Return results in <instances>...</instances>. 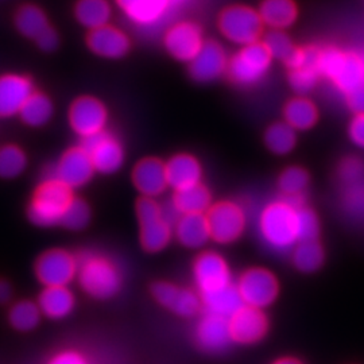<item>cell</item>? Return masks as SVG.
Wrapping results in <instances>:
<instances>
[{
    "instance_id": "obj_1",
    "label": "cell",
    "mask_w": 364,
    "mask_h": 364,
    "mask_svg": "<svg viewBox=\"0 0 364 364\" xmlns=\"http://www.w3.org/2000/svg\"><path fill=\"white\" fill-rule=\"evenodd\" d=\"M301 207H304L302 195L285 196L262 209L258 218V231L267 247L285 252L299 243Z\"/></svg>"
},
{
    "instance_id": "obj_2",
    "label": "cell",
    "mask_w": 364,
    "mask_h": 364,
    "mask_svg": "<svg viewBox=\"0 0 364 364\" xmlns=\"http://www.w3.org/2000/svg\"><path fill=\"white\" fill-rule=\"evenodd\" d=\"M80 287L92 299H112L123 285V274L114 260L99 252H84L78 258Z\"/></svg>"
},
{
    "instance_id": "obj_3",
    "label": "cell",
    "mask_w": 364,
    "mask_h": 364,
    "mask_svg": "<svg viewBox=\"0 0 364 364\" xmlns=\"http://www.w3.org/2000/svg\"><path fill=\"white\" fill-rule=\"evenodd\" d=\"M318 69L321 76L331 80L344 95L364 84L363 58L356 53L343 52L338 48L321 49Z\"/></svg>"
},
{
    "instance_id": "obj_4",
    "label": "cell",
    "mask_w": 364,
    "mask_h": 364,
    "mask_svg": "<svg viewBox=\"0 0 364 364\" xmlns=\"http://www.w3.org/2000/svg\"><path fill=\"white\" fill-rule=\"evenodd\" d=\"M75 196L64 183L49 178L41 183L28 205V219L39 227L61 225Z\"/></svg>"
},
{
    "instance_id": "obj_5",
    "label": "cell",
    "mask_w": 364,
    "mask_h": 364,
    "mask_svg": "<svg viewBox=\"0 0 364 364\" xmlns=\"http://www.w3.org/2000/svg\"><path fill=\"white\" fill-rule=\"evenodd\" d=\"M141 231V245L149 252H159L166 247L174 236L173 220L156 198L144 197L136 205Z\"/></svg>"
},
{
    "instance_id": "obj_6",
    "label": "cell",
    "mask_w": 364,
    "mask_h": 364,
    "mask_svg": "<svg viewBox=\"0 0 364 364\" xmlns=\"http://www.w3.org/2000/svg\"><path fill=\"white\" fill-rule=\"evenodd\" d=\"M273 57L260 42L242 46L239 52L228 60L227 75L240 87L258 84L267 75Z\"/></svg>"
},
{
    "instance_id": "obj_7",
    "label": "cell",
    "mask_w": 364,
    "mask_h": 364,
    "mask_svg": "<svg viewBox=\"0 0 364 364\" xmlns=\"http://www.w3.org/2000/svg\"><path fill=\"white\" fill-rule=\"evenodd\" d=\"M218 25L224 38L240 46L258 42L263 30L259 13L246 6L225 9L219 16Z\"/></svg>"
},
{
    "instance_id": "obj_8",
    "label": "cell",
    "mask_w": 364,
    "mask_h": 364,
    "mask_svg": "<svg viewBox=\"0 0 364 364\" xmlns=\"http://www.w3.org/2000/svg\"><path fill=\"white\" fill-rule=\"evenodd\" d=\"M207 215L210 239L220 245L236 242L246 230V212L237 203L221 201L209 208Z\"/></svg>"
},
{
    "instance_id": "obj_9",
    "label": "cell",
    "mask_w": 364,
    "mask_h": 364,
    "mask_svg": "<svg viewBox=\"0 0 364 364\" xmlns=\"http://www.w3.org/2000/svg\"><path fill=\"white\" fill-rule=\"evenodd\" d=\"M237 293L243 305L263 309L272 305L279 291L278 281L272 272L252 267L242 274L236 282Z\"/></svg>"
},
{
    "instance_id": "obj_10",
    "label": "cell",
    "mask_w": 364,
    "mask_h": 364,
    "mask_svg": "<svg viewBox=\"0 0 364 364\" xmlns=\"http://www.w3.org/2000/svg\"><path fill=\"white\" fill-rule=\"evenodd\" d=\"M77 269V257L66 250L54 248L39 257L36 275L45 287H68L76 279Z\"/></svg>"
},
{
    "instance_id": "obj_11",
    "label": "cell",
    "mask_w": 364,
    "mask_h": 364,
    "mask_svg": "<svg viewBox=\"0 0 364 364\" xmlns=\"http://www.w3.org/2000/svg\"><path fill=\"white\" fill-rule=\"evenodd\" d=\"M193 279L200 296L234 285L232 273L227 260L215 251H205L196 258Z\"/></svg>"
},
{
    "instance_id": "obj_12",
    "label": "cell",
    "mask_w": 364,
    "mask_h": 364,
    "mask_svg": "<svg viewBox=\"0 0 364 364\" xmlns=\"http://www.w3.org/2000/svg\"><path fill=\"white\" fill-rule=\"evenodd\" d=\"M117 3L131 25L149 31L166 22L176 0H117Z\"/></svg>"
},
{
    "instance_id": "obj_13",
    "label": "cell",
    "mask_w": 364,
    "mask_h": 364,
    "mask_svg": "<svg viewBox=\"0 0 364 364\" xmlns=\"http://www.w3.org/2000/svg\"><path fill=\"white\" fill-rule=\"evenodd\" d=\"M82 149L91 158L96 171L103 174L117 173L124 164V149L117 136L103 131L91 138L84 139Z\"/></svg>"
},
{
    "instance_id": "obj_14",
    "label": "cell",
    "mask_w": 364,
    "mask_h": 364,
    "mask_svg": "<svg viewBox=\"0 0 364 364\" xmlns=\"http://www.w3.org/2000/svg\"><path fill=\"white\" fill-rule=\"evenodd\" d=\"M108 112L105 105L92 96H82L69 109V123L73 131L87 139L105 131Z\"/></svg>"
},
{
    "instance_id": "obj_15",
    "label": "cell",
    "mask_w": 364,
    "mask_h": 364,
    "mask_svg": "<svg viewBox=\"0 0 364 364\" xmlns=\"http://www.w3.org/2000/svg\"><path fill=\"white\" fill-rule=\"evenodd\" d=\"M320 50L313 46L296 48L285 61V65L289 68V81L294 91L308 93L316 87L318 78L321 77L318 69Z\"/></svg>"
},
{
    "instance_id": "obj_16",
    "label": "cell",
    "mask_w": 364,
    "mask_h": 364,
    "mask_svg": "<svg viewBox=\"0 0 364 364\" xmlns=\"http://www.w3.org/2000/svg\"><path fill=\"white\" fill-rule=\"evenodd\" d=\"M151 294L159 305L181 317H192L200 312L203 306L198 291L171 282H156L151 287Z\"/></svg>"
},
{
    "instance_id": "obj_17",
    "label": "cell",
    "mask_w": 364,
    "mask_h": 364,
    "mask_svg": "<svg viewBox=\"0 0 364 364\" xmlns=\"http://www.w3.org/2000/svg\"><path fill=\"white\" fill-rule=\"evenodd\" d=\"M204 43L203 30L198 25L188 21L173 25L164 37L166 50L181 63H191Z\"/></svg>"
},
{
    "instance_id": "obj_18",
    "label": "cell",
    "mask_w": 364,
    "mask_h": 364,
    "mask_svg": "<svg viewBox=\"0 0 364 364\" xmlns=\"http://www.w3.org/2000/svg\"><path fill=\"white\" fill-rule=\"evenodd\" d=\"M95 171L96 170L92 165L91 158L81 146L68 150L61 156V159L53 170L52 178L64 183L73 191L91 181Z\"/></svg>"
},
{
    "instance_id": "obj_19",
    "label": "cell",
    "mask_w": 364,
    "mask_h": 364,
    "mask_svg": "<svg viewBox=\"0 0 364 364\" xmlns=\"http://www.w3.org/2000/svg\"><path fill=\"white\" fill-rule=\"evenodd\" d=\"M228 326L234 343L255 344L266 336L269 321L262 309L242 305L228 317Z\"/></svg>"
},
{
    "instance_id": "obj_20",
    "label": "cell",
    "mask_w": 364,
    "mask_h": 364,
    "mask_svg": "<svg viewBox=\"0 0 364 364\" xmlns=\"http://www.w3.org/2000/svg\"><path fill=\"white\" fill-rule=\"evenodd\" d=\"M228 58L220 43L205 41L201 50L189 63L192 77L198 82H210L227 73Z\"/></svg>"
},
{
    "instance_id": "obj_21",
    "label": "cell",
    "mask_w": 364,
    "mask_h": 364,
    "mask_svg": "<svg viewBox=\"0 0 364 364\" xmlns=\"http://www.w3.org/2000/svg\"><path fill=\"white\" fill-rule=\"evenodd\" d=\"M33 93V82L26 76L14 73L0 76V117L19 115Z\"/></svg>"
},
{
    "instance_id": "obj_22",
    "label": "cell",
    "mask_w": 364,
    "mask_h": 364,
    "mask_svg": "<svg viewBox=\"0 0 364 364\" xmlns=\"http://www.w3.org/2000/svg\"><path fill=\"white\" fill-rule=\"evenodd\" d=\"M196 341L200 348L207 352H220L231 343L228 318L207 312L196 326Z\"/></svg>"
},
{
    "instance_id": "obj_23",
    "label": "cell",
    "mask_w": 364,
    "mask_h": 364,
    "mask_svg": "<svg viewBox=\"0 0 364 364\" xmlns=\"http://www.w3.org/2000/svg\"><path fill=\"white\" fill-rule=\"evenodd\" d=\"M132 182L144 197L156 198L162 195L169 186L166 165L156 158L142 159L134 168Z\"/></svg>"
},
{
    "instance_id": "obj_24",
    "label": "cell",
    "mask_w": 364,
    "mask_h": 364,
    "mask_svg": "<svg viewBox=\"0 0 364 364\" xmlns=\"http://www.w3.org/2000/svg\"><path fill=\"white\" fill-rule=\"evenodd\" d=\"M87 43L92 53L109 60L122 58L130 50V38L127 34L111 25L91 30Z\"/></svg>"
},
{
    "instance_id": "obj_25",
    "label": "cell",
    "mask_w": 364,
    "mask_h": 364,
    "mask_svg": "<svg viewBox=\"0 0 364 364\" xmlns=\"http://www.w3.org/2000/svg\"><path fill=\"white\" fill-rule=\"evenodd\" d=\"M174 237L186 248H201L210 239L205 213L180 215L173 224Z\"/></svg>"
},
{
    "instance_id": "obj_26",
    "label": "cell",
    "mask_w": 364,
    "mask_h": 364,
    "mask_svg": "<svg viewBox=\"0 0 364 364\" xmlns=\"http://www.w3.org/2000/svg\"><path fill=\"white\" fill-rule=\"evenodd\" d=\"M166 165V176L169 186L180 191L200 183L203 178V168L197 158L191 154H177L170 158Z\"/></svg>"
},
{
    "instance_id": "obj_27",
    "label": "cell",
    "mask_w": 364,
    "mask_h": 364,
    "mask_svg": "<svg viewBox=\"0 0 364 364\" xmlns=\"http://www.w3.org/2000/svg\"><path fill=\"white\" fill-rule=\"evenodd\" d=\"M41 313L52 320H63L73 312L76 297L68 287H45L39 294Z\"/></svg>"
},
{
    "instance_id": "obj_28",
    "label": "cell",
    "mask_w": 364,
    "mask_h": 364,
    "mask_svg": "<svg viewBox=\"0 0 364 364\" xmlns=\"http://www.w3.org/2000/svg\"><path fill=\"white\" fill-rule=\"evenodd\" d=\"M173 210L180 215L205 213L212 207V196L205 185L196 183L180 191L173 196Z\"/></svg>"
},
{
    "instance_id": "obj_29",
    "label": "cell",
    "mask_w": 364,
    "mask_h": 364,
    "mask_svg": "<svg viewBox=\"0 0 364 364\" xmlns=\"http://www.w3.org/2000/svg\"><path fill=\"white\" fill-rule=\"evenodd\" d=\"M258 13L263 25L282 30L296 22L299 10L293 0H263Z\"/></svg>"
},
{
    "instance_id": "obj_30",
    "label": "cell",
    "mask_w": 364,
    "mask_h": 364,
    "mask_svg": "<svg viewBox=\"0 0 364 364\" xmlns=\"http://www.w3.org/2000/svg\"><path fill=\"white\" fill-rule=\"evenodd\" d=\"M75 14L80 25L96 30L109 23L112 9L108 0H78Z\"/></svg>"
},
{
    "instance_id": "obj_31",
    "label": "cell",
    "mask_w": 364,
    "mask_h": 364,
    "mask_svg": "<svg viewBox=\"0 0 364 364\" xmlns=\"http://www.w3.org/2000/svg\"><path fill=\"white\" fill-rule=\"evenodd\" d=\"M203 306L207 312L215 313L223 317H231L242 305V299L235 285L224 287L218 291L201 296Z\"/></svg>"
},
{
    "instance_id": "obj_32",
    "label": "cell",
    "mask_w": 364,
    "mask_h": 364,
    "mask_svg": "<svg viewBox=\"0 0 364 364\" xmlns=\"http://www.w3.org/2000/svg\"><path fill=\"white\" fill-rule=\"evenodd\" d=\"M285 123L294 130H308L313 127L318 119L316 105L305 97L291 99L284 109Z\"/></svg>"
},
{
    "instance_id": "obj_33",
    "label": "cell",
    "mask_w": 364,
    "mask_h": 364,
    "mask_svg": "<svg viewBox=\"0 0 364 364\" xmlns=\"http://www.w3.org/2000/svg\"><path fill=\"white\" fill-rule=\"evenodd\" d=\"M19 117L27 126H45L53 117V105L50 99L43 93L34 92L22 107Z\"/></svg>"
},
{
    "instance_id": "obj_34",
    "label": "cell",
    "mask_w": 364,
    "mask_h": 364,
    "mask_svg": "<svg viewBox=\"0 0 364 364\" xmlns=\"http://www.w3.org/2000/svg\"><path fill=\"white\" fill-rule=\"evenodd\" d=\"M291 259L301 272L312 273L321 267L324 262V251L317 240L299 242L293 247Z\"/></svg>"
},
{
    "instance_id": "obj_35",
    "label": "cell",
    "mask_w": 364,
    "mask_h": 364,
    "mask_svg": "<svg viewBox=\"0 0 364 364\" xmlns=\"http://www.w3.org/2000/svg\"><path fill=\"white\" fill-rule=\"evenodd\" d=\"M15 25L25 37L33 39L38 38L46 28L50 27L46 15L37 6L22 7L16 14Z\"/></svg>"
},
{
    "instance_id": "obj_36",
    "label": "cell",
    "mask_w": 364,
    "mask_h": 364,
    "mask_svg": "<svg viewBox=\"0 0 364 364\" xmlns=\"http://www.w3.org/2000/svg\"><path fill=\"white\" fill-rule=\"evenodd\" d=\"M264 142L274 154L284 156L290 153L296 146V130L290 127L287 123H275L266 131Z\"/></svg>"
},
{
    "instance_id": "obj_37",
    "label": "cell",
    "mask_w": 364,
    "mask_h": 364,
    "mask_svg": "<svg viewBox=\"0 0 364 364\" xmlns=\"http://www.w3.org/2000/svg\"><path fill=\"white\" fill-rule=\"evenodd\" d=\"M27 166L25 151L15 146L7 144L0 147V177L10 180L21 176Z\"/></svg>"
},
{
    "instance_id": "obj_38",
    "label": "cell",
    "mask_w": 364,
    "mask_h": 364,
    "mask_svg": "<svg viewBox=\"0 0 364 364\" xmlns=\"http://www.w3.org/2000/svg\"><path fill=\"white\" fill-rule=\"evenodd\" d=\"M41 314L38 304L31 301H19L10 311V323L16 331L30 332L38 326Z\"/></svg>"
},
{
    "instance_id": "obj_39",
    "label": "cell",
    "mask_w": 364,
    "mask_h": 364,
    "mask_svg": "<svg viewBox=\"0 0 364 364\" xmlns=\"http://www.w3.org/2000/svg\"><path fill=\"white\" fill-rule=\"evenodd\" d=\"M90 221H91V209L88 207V204L84 200L75 197L70 205L66 209L61 225L68 230L77 231L87 227Z\"/></svg>"
},
{
    "instance_id": "obj_40",
    "label": "cell",
    "mask_w": 364,
    "mask_h": 364,
    "mask_svg": "<svg viewBox=\"0 0 364 364\" xmlns=\"http://www.w3.org/2000/svg\"><path fill=\"white\" fill-rule=\"evenodd\" d=\"M309 183L308 173L301 168L293 166L285 170L279 177V189L285 196H301Z\"/></svg>"
},
{
    "instance_id": "obj_41",
    "label": "cell",
    "mask_w": 364,
    "mask_h": 364,
    "mask_svg": "<svg viewBox=\"0 0 364 364\" xmlns=\"http://www.w3.org/2000/svg\"><path fill=\"white\" fill-rule=\"evenodd\" d=\"M266 49L270 53V55L273 58L282 60L284 63L290 57V54L294 52V46L291 45L290 39L287 34L281 30H273L270 33H267V36L264 37V41L262 42Z\"/></svg>"
},
{
    "instance_id": "obj_42",
    "label": "cell",
    "mask_w": 364,
    "mask_h": 364,
    "mask_svg": "<svg viewBox=\"0 0 364 364\" xmlns=\"http://www.w3.org/2000/svg\"><path fill=\"white\" fill-rule=\"evenodd\" d=\"M343 203L346 209L355 216H364V178L360 181L346 185L343 195Z\"/></svg>"
},
{
    "instance_id": "obj_43",
    "label": "cell",
    "mask_w": 364,
    "mask_h": 364,
    "mask_svg": "<svg viewBox=\"0 0 364 364\" xmlns=\"http://www.w3.org/2000/svg\"><path fill=\"white\" fill-rule=\"evenodd\" d=\"M320 232L318 219L311 209L301 207L299 209V242L317 240Z\"/></svg>"
},
{
    "instance_id": "obj_44",
    "label": "cell",
    "mask_w": 364,
    "mask_h": 364,
    "mask_svg": "<svg viewBox=\"0 0 364 364\" xmlns=\"http://www.w3.org/2000/svg\"><path fill=\"white\" fill-rule=\"evenodd\" d=\"M340 178L344 185L364 178V164L358 158H347L340 166Z\"/></svg>"
},
{
    "instance_id": "obj_45",
    "label": "cell",
    "mask_w": 364,
    "mask_h": 364,
    "mask_svg": "<svg viewBox=\"0 0 364 364\" xmlns=\"http://www.w3.org/2000/svg\"><path fill=\"white\" fill-rule=\"evenodd\" d=\"M48 364H91L88 358L76 350H64L53 356Z\"/></svg>"
},
{
    "instance_id": "obj_46",
    "label": "cell",
    "mask_w": 364,
    "mask_h": 364,
    "mask_svg": "<svg viewBox=\"0 0 364 364\" xmlns=\"http://www.w3.org/2000/svg\"><path fill=\"white\" fill-rule=\"evenodd\" d=\"M348 134L353 144L364 149V115H355L350 123Z\"/></svg>"
},
{
    "instance_id": "obj_47",
    "label": "cell",
    "mask_w": 364,
    "mask_h": 364,
    "mask_svg": "<svg viewBox=\"0 0 364 364\" xmlns=\"http://www.w3.org/2000/svg\"><path fill=\"white\" fill-rule=\"evenodd\" d=\"M36 41H37V45L42 50L52 52L58 46V34L55 33L54 28L49 27Z\"/></svg>"
},
{
    "instance_id": "obj_48",
    "label": "cell",
    "mask_w": 364,
    "mask_h": 364,
    "mask_svg": "<svg viewBox=\"0 0 364 364\" xmlns=\"http://www.w3.org/2000/svg\"><path fill=\"white\" fill-rule=\"evenodd\" d=\"M347 102L356 115H364V84L347 95Z\"/></svg>"
},
{
    "instance_id": "obj_49",
    "label": "cell",
    "mask_w": 364,
    "mask_h": 364,
    "mask_svg": "<svg viewBox=\"0 0 364 364\" xmlns=\"http://www.w3.org/2000/svg\"><path fill=\"white\" fill-rule=\"evenodd\" d=\"M11 296H13V290H11L10 284L0 279V304L7 302L9 299H11Z\"/></svg>"
},
{
    "instance_id": "obj_50",
    "label": "cell",
    "mask_w": 364,
    "mask_h": 364,
    "mask_svg": "<svg viewBox=\"0 0 364 364\" xmlns=\"http://www.w3.org/2000/svg\"><path fill=\"white\" fill-rule=\"evenodd\" d=\"M273 364H302L297 359H293V358H282L277 362H274Z\"/></svg>"
},
{
    "instance_id": "obj_51",
    "label": "cell",
    "mask_w": 364,
    "mask_h": 364,
    "mask_svg": "<svg viewBox=\"0 0 364 364\" xmlns=\"http://www.w3.org/2000/svg\"><path fill=\"white\" fill-rule=\"evenodd\" d=\"M362 58H363V64H364V55H363V57H362Z\"/></svg>"
},
{
    "instance_id": "obj_52",
    "label": "cell",
    "mask_w": 364,
    "mask_h": 364,
    "mask_svg": "<svg viewBox=\"0 0 364 364\" xmlns=\"http://www.w3.org/2000/svg\"><path fill=\"white\" fill-rule=\"evenodd\" d=\"M176 1H180V0H176Z\"/></svg>"
}]
</instances>
